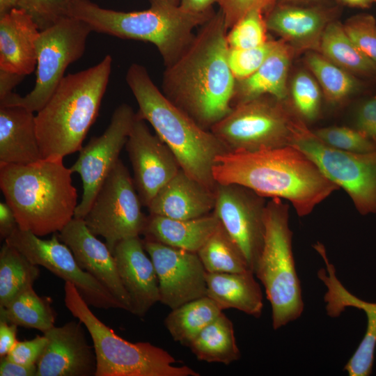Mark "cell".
Here are the masks:
<instances>
[{"instance_id":"1","label":"cell","mask_w":376,"mask_h":376,"mask_svg":"<svg viewBox=\"0 0 376 376\" xmlns=\"http://www.w3.org/2000/svg\"><path fill=\"white\" fill-rule=\"evenodd\" d=\"M226 31L219 10L164 74L163 93L207 130L233 109L236 79L228 63Z\"/></svg>"},{"instance_id":"2","label":"cell","mask_w":376,"mask_h":376,"mask_svg":"<svg viewBox=\"0 0 376 376\" xmlns=\"http://www.w3.org/2000/svg\"><path fill=\"white\" fill-rule=\"evenodd\" d=\"M213 176L217 183L237 184L264 198L287 200L299 217L339 188L292 145L228 152L216 159Z\"/></svg>"},{"instance_id":"3","label":"cell","mask_w":376,"mask_h":376,"mask_svg":"<svg viewBox=\"0 0 376 376\" xmlns=\"http://www.w3.org/2000/svg\"><path fill=\"white\" fill-rule=\"evenodd\" d=\"M63 159L0 164V187L18 226L39 237L60 232L73 218L77 191Z\"/></svg>"},{"instance_id":"4","label":"cell","mask_w":376,"mask_h":376,"mask_svg":"<svg viewBox=\"0 0 376 376\" xmlns=\"http://www.w3.org/2000/svg\"><path fill=\"white\" fill-rule=\"evenodd\" d=\"M125 80L138 104L137 113L152 125L155 134L173 152L181 169L214 190L217 182L213 167L219 156L229 152L226 146L168 99L155 86L144 66L131 64Z\"/></svg>"},{"instance_id":"5","label":"cell","mask_w":376,"mask_h":376,"mask_svg":"<svg viewBox=\"0 0 376 376\" xmlns=\"http://www.w3.org/2000/svg\"><path fill=\"white\" fill-rule=\"evenodd\" d=\"M112 58L65 75L36 115L38 142L43 159H63L79 151L93 123L109 84Z\"/></svg>"},{"instance_id":"6","label":"cell","mask_w":376,"mask_h":376,"mask_svg":"<svg viewBox=\"0 0 376 376\" xmlns=\"http://www.w3.org/2000/svg\"><path fill=\"white\" fill-rule=\"evenodd\" d=\"M149 8L123 12L99 6L91 0H73L69 16L87 23L93 31L155 45L166 65L173 63L192 42L193 30L214 14L185 9L180 0H148Z\"/></svg>"},{"instance_id":"7","label":"cell","mask_w":376,"mask_h":376,"mask_svg":"<svg viewBox=\"0 0 376 376\" xmlns=\"http://www.w3.org/2000/svg\"><path fill=\"white\" fill-rule=\"evenodd\" d=\"M64 302L88 330L96 357L95 376H198L187 366H176L175 359L148 342H129L118 336L91 310L76 287L64 285Z\"/></svg>"},{"instance_id":"8","label":"cell","mask_w":376,"mask_h":376,"mask_svg":"<svg viewBox=\"0 0 376 376\" xmlns=\"http://www.w3.org/2000/svg\"><path fill=\"white\" fill-rule=\"evenodd\" d=\"M288 208L280 198L266 203L263 245L253 271L270 303L275 330L298 319L304 307L292 253Z\"/></svg>"},{"instance_id":"9","label":"cell","mask_w":376,"mask_h":376,"mask_svg":"<svg viewBox=\"0 0 376 376\" xmlns=\"http://www.w3.org/2000/svg\"><path fill=\"white\" fill-rule=\"evenodd\" d=\"M267 95L238 103L210 131L229 152L256 151L290 145L298 118Z\"/></svg>"},{"instance_id":"10","label":"cell","mask_w":376,"mask_h":376,"mask_svg":"<svg viewBox=\"0 0 376 376\" xmlns=\"http://www.w3.org/2000/svg\"><path fill=\"white\" fill-rule=\"evenodd\" d=\"M93 30L85 22L72 17L62 18L40 31L37 40L36 78L25 96L13 92L0 105H17L38 112L49 100L65 76L67 68L84 54Z\"/></svg>"},{"instance_id":"11","label":"cell","mask_w":376,"mask_h":376,"mask_svg":"<svg viewBox=\"0 0 376 376\" xmlns=\"http://www.w3.org/2000/svg\"><path fill=\"white\" fill-rule=\"evenodd\" d=\"M290 145L301 150L328 179L343 188L361 214L376 212V150L360 153L333 148L300 119Z\"/></svg>"},{"instance_id":"12","label":"cell","mask_w":376,"mask_h":376,"mask_svg":"<svg viewBox=\"0 0 376 376\" xmlns=\"http://www.w3.org/2000/svg\"><path fill=\"white\" fill-rule=\"evenodd\" d=\"M127 168L119 159L83 219L91 232L102 236L112 253L120 241L143 233L147 216Z\"/></svg>"},{"instance_id":"13","label":"cell","mask_w":376,"mask_h":376,"mask_svg":"<svg viewBox=\"0 0 376 376\" xmlns=\"http://www.w3.org/2000/svg\"><path fill=\"white\" fill-rule=\"evenodd\" d=\"M5 242L33 263L73 284L89 306L124 310L122 304L106 287L79 267L70 249L60 240L56 233L49 240H42L18 227Z\"/></svg>"},{"instance_id":"14","label":"cell","mask_w":376,"mask_h":376,"mask_svg":"<svg viewBox=\"0 0 376 376\" xmlns=\"http://www.w3.org/2000/svg\"><path fill=\"white\" fill-rule=\"evenodd\" d=\"M136 113L127 104L114 110L110 123L102 134L91 139L79 150L77 161L70 167L78 173L83 184V194L75 218L84 219L105 179L119 159L127 141Z\"/></svg>"},{"instance_id":"15","label":"cell","mask_w":376,"mask_h":376,"mask_svg":"<svg viewBox=\"0 0 376 376\" xmlns=\"http://www.w3.org/2000/svg\"><path fill=\"white\" fill-rule=\"evenodd\" d=\"M214 194L213 212L240 248L253 272L264 241L265 198L233 183H217Z\"/></svg>"},{"instance_id":"16","label":"cell","mask_w":376,"mask_h":376,"mask_svg":"<svg viewBox=\"0 0 376 376\" xmlns=\"http://www.w3.org/2000/svg\"><path fill=\"white\" fill-rule=\"evenodd\" d=\"M158 279L159 302L171 309L206 296V271L196 252L143 240Z\"/></svg>"},{"instance_id":"17","label":"cell","mask_w":376,"mask_h":376,"mask_svg":"<svg viewBox=\"0 0 376 376\" xmlns=\"http://www.w3.org/2000/svg\"><path fill=\"white\" fill-rule=\"evenodd\" d=\"M134 183L141 203L148 207L157 193L181 169L168 146L149 130L137 113L125 144Z\"/></svg>"},{"instance_id":"18","label":"cell","mask_w":376,"mask_h":376,"mask_svg":"<svg viewBox=\"0 0 376 376\" xmlns=\"http://www.w3.org/2000/svg\"><path fill=\"white\" fill-rule=\"evenodd\" d=\"M313 247L325 265V268H320L317 275L327 289L324 295L327 314L331 318H338L347 308L354 307L363 311L366 315L364 336L344 366V370L350 376H368L372 373L376 347V302L361 299L348 291L338 279L324 245L317 242Z\"/></svg>"},{"instance_id":"19","label":"cell","mask_w":376,"mask_h":376,"mask_svg":"<svg viewBox=\"0 0 376 376\" xmlns=\"http://www.w3.org/2000/svg\"><path fill=\"white\" fill-rule=\"evenodd\" d=\"M83 325L72 320L43 333L47 343L37 362L36 376H95V353Z\"/></svg>"},{"instance_id":"20","label":"cell","mask_w":376,"mask_h":376,"mask_svg":"<svg viewBox=\"0 0 376 376\" xmlns=\"http://www.w3.org/2000/svg\"><path fill=\"white\" fill-rule=\"evenodd\" d=\"M339 13V7L329 5H294L277 3L267 13L268 30L279 35L294 52H319L322 33Z\"/></svg>"},{"instance_id":"21","label":"cell","mask_w":376,"mask_h":376,"mask_svg":"<svg viewBox=\"0 0 376 376\" xmlns=\"http://www.w3.org/2000/svg\"><path fill=\"white\" fill-rule=\"evenodd\" d=\"M58 236L70 249L79 267L106 287L124 310L132 313L131 300L122 284L111 251L91 232L84 219L74 217Z\"/></svg>"},{"instance_id":"22","label":"cell","mask_w":376,"mask_h":376,"mask_svg":"<svg viewBox=\"0 0 376 376\" xmlns=\"http://www.w3.org/2000/svg\"><path fill=\"white\" fill-rule=\"evenodd\" d=\"M139 236L119 242L112 251L118 273L132 304V313L143 318L159 301L153 263Z\"/></svg>"},{"instance_id":"23","label":"cell","mask_w":376,"mask_h":376,"mask_svg":"<svg viewBox=\"0 0 376 376\" xmlns=\"http://www.w3.org/2000/svg\"><path fill=\"white\" fill-rule=\"evenodd\" d=\"M40 30L24 9L15 8L0 16V70L22 77L37 64L36 44Z\"/></svg>"},{"instance_id":"24","label":"cell","mask_w":376,"mask_h":376,"mask_svg":"<svg viewBox=\"0 0 376 376\" xmlns=\"http://www.w3.org/2000/svg\"><path fill=\"white\" fill-rule=\"evenodd\" d=\"M214 203V190L181 169L161 188L147 208L150 214L190 219L210 214Z\"/></svg>"},{"instance_id":"25","label":"cell","mask_w":376,"mask_h":376,"mask_svg":"<svg viewBox=\"0 0 376 376\" xmlns=\"http://www.w3.org/2000/svg\"><path fill=\"white\" fill-rule=\"evenodd\" d=\"M41 159L34 112L0 105V164H28Z\"/></svg>"},{"instance_id":"26","label":"cell","mask_w":376,"mask_h":376,"mask_svg":"<svg viewBox=\"0 0 376 376\" xmlns=\"http://www.w3.org/2000/svg\"><path fill=\"white\" fill-rule=\"evenodd\" d=\"M295 53L285 42L278 40L275 48L254 73L236 80L233 106L264 95L285 101L288 95V73Z\"/></svg>"},{"instance_id":"27","label":"cell","mask_w":376,"mask_h":376,"mask_svg":"<svg viewBox=\"0 0 376 376\" xmlns=\"http://www.w3.org/2000/svg\"><path fill=\"white\" fill-rule=\"evenodd\" d=\"M206 296L222 309L235 308L258 318L263 308V292L253 272L205 275Z\"/></svg>"},{"instance_id":"28","label":"cell","mask_w":376,"mask_h":376,"mask_svg":"<svg viewBox=\"0 0 376 376\" xmlns=\"http://www.w3.org/2000/svg\"><path fill=\"white\" fill-rule=\"evenodd\" d=\"M219 224L213 211L207 215L190 219H175L150 214L143 234L146 238L197 253Z\"/></svg>"},{"instance_id":"29","label":"cell","mask_w":376,"mask_h":376,"mask_svg":"<svg viewBox=\"0 0 376 376\" xmlns=\"http://www.w3.org/2000/svg\"><path fill=\"white\" fill-rule=\"evenodd\" d=\"M188 347L198 360L207 363L228 365L241 357L233 324L223 312L195 337Z\"/></svg>"},{"instance_id":"30","label":"cell","mask_w":376,"mask_h":376,"mask_svg":"<svg viewBox=\"0 0 376 376\" xmlns=\"http://www.w3.org/2000/svg\"><path fill=\"white\" fill-rule=\"evenodd\" d=\"M318 52L354 76H376V64L354 45L336 20L325 28Z\"/></svg>"},{"instance_id":"31","label":"cell","mask_w":376,"mask_h":376,"mask_svg":"<svg viewBox=\"0 0 376 376\" xmlns=\"http://www.w3.org/2000/svg\"><path fill=\"white\" fill-rule=\"evenodd\" d=\"M222 311L214 301L204 296L171 309L164 319V325L175 341L189 347L195 337Z\"/></svg>"},{"instance_id":"32","label":"cell","mask_w":376,"mask_h":376,"mask_svg":"<svg viewBox=\"0 0 376 376\" xmlns=\"http://www.w3.org/2000/svg\"><path fill=\"white\" fill-rule=\"evenodd\" d=\"M39 266L6 242L0 250V307H4L40 276Z\"/></svg>"},{"instance_id":"33","label":"cell","mask_w":376,"mask_h":376,"mask_svg":"<svg viewBox=\"0 0 376 376\" xmlns=\"http://www.w3.org/2000/svg\"><path fill=\"white\" fill-rule=\"evenodd\" d=\"M56 316L52 299L39 296L33 287L18 295L4 307H0V320L42 333L54 326Z\"/></svg>"},{"instance_id":"34","label":"cell","mask_w":376,"mask_h":376,"mask_svg":"<svg viewBox=\"0 0 376 376\" xmlns=\"http://www.w3.org/2000/svg\"><path fill=\"white\" fill-rule=\"evenodd\" d=\"M197 254L207 272L233 273L251 270L242 250L221 223Z\"/></svg>"},{"instance_id":"35","label":"cell","mask_w":376,"mask_h":376,"mask_svg":"<svg viewBox=\"0 0 376 376\" xmlns=\"http://www.w3.org/2000/svg\"><path fill=\"white\" fill-rule=\"evenodd\" d=\"M308 68L323 91L326 99L340 103L356 92L361 84L352 74L334 64L318 52H307L305 58Z\"/></svg>"},{"instance_id":"36","label":"cell","mask_w":376,"mask_h":376,"mask_svg":"<svg viewBox=\"0 0 376 376\" xmlns=\"http://www.w3.org/2000/svg\"><path fill=\"white\" fill-rule=\"evenodd\" d=\"M267 24L263 13L253 10L240 19L227 33L230 49H249L260 46L267 40Z\"/></svg>"},{"instance_id":"37","label":"cell","mask_w":376,"mask_h":376,"mask_svg":"<svg viewBox=\"0 0 376 376\" xmlns=\"http://www.w3.org/2000/svg\"><path fill=\"white\" fill-rule=\"evenodd\" d=\"M290 94L295 110L304 119L312 120L319 114L321 92L318 83L308 72L299 71L292 78Z\"/></svg>"},{"instance_id":"38","label":"cell","mask_w":376,"mask_h":376,"mask_svg":"<svg viewBox=\"0 0 376 376\" xmlns=\"http://www.w3.org/2000/svg\"><path fill=\"white\" fill-rule=\"evenodd\" d=\"M313 132L322 141L338 150L360 153L376 150V143L357 129L331 126Z\"/></svg>"},{"instance_id":"39","label":"cell","mask_w":376,"mask_h":376,"mask_svg":"<svg viewBox=\"0 0 376 376\" xmlns=\"http://www.w3.org/2000/svg\"><path fill=\"white\" fill-rule=\"evenodd\" d=\"M278 43L268 40L264 44L249 49H230L228 63L236 80L245 79L254 73L264 63Z\"/></svg>"},{"instance_id":"40","label":"cell","mask_w":376,"mask_h":376,"mask_svg":"<svg viewBox=\"0 0 376 376\" xmlns=\"http://www.w3.org/2000/svg\"><path fill=\"white\" fill-rule=\"evenodd\" d=\"M343 29L354 45L376 64V20L369 14H359L346 20Z\"/></svg>"},{"instance_id":"41","label":"cell","mask_w":376,"mask_h":376,"mask_svg":"<svg viewBox=\"0 0 376 376\" xmlns=\"http://www.w3.org/2000/svg\"><path fill=\"white\" fill-rule=\"evenodd\" d=\"M73 0H19L18 8L25 10L34 19L40 31L69 17Z\"/></svg>"},{"instance_id":"42","label":"cell","mask_w":376,"mask_h":376,"mask_svg":"<svg viewBox=\"0 0 376 376\" xmlns=\"http://www.w3.org/2000/svg\"><path fill=\"white\" fill-rule=\"evenodd\" d=\"M279 0H218L227 29H231L246 14L258 10L267 14Z\"/></svg>"},{"instance_id":"43","label":"cell","mask_w":376,"mask_h":376,"mask_svg":"<svg viewBox=\"0 0 376 376\" xmlns=\"http://www.w3.org/2000/svg\"><path fill=\"white\" fill-rule=\"evenodd\" d=\"M47 343V339L44 334L31 340H17L6 357L10 360L22 365H36Z\"/></svg>"},{"instance_id":"44","label":"cell","mask_w":376,"mask_h":376,"mask_svg":"<svg viewBox=\"0 0 376 376\" xmlns=\"http://www.w3.org/2000/svg\"><path fill=\"white\" fill-rule=\"evenodd\" d=\"M356 129L376 143V95L359 107L355 117Z\"/></svg>"},{"instance_id":"45","label":"cell","mask_w":376,"mask_h":376,"mask_svg":"<svg viewBox=\"0 0 376 376\" xmlns=\"http://www.w3.org/2000/svg\"><path fill=\"white\" fill-rule=\"evenodd\" d=\"M37 366H25L10 360L6 356L0 360V376H36Z\"/></svg>"},{"instance_id":"46","label":"cell","mask_w":376,"mask_h":376,"mask_svg":"<svg viewBox=\"0 0 376 376\" xmlns=\"http://www.w3.org/2000/svg\"><path fill=\"white\" fill-rule=\"evenodd\" d=\"M17 325L0 320V358L6 357L15 346Z\"/></svg>"},{"instance_id":"47","label":"cell","mask_w":376,"mask_h":376,"mask_svg":"<svg viewBox=\"0 0 376 376\" xmlns=\"http://www.w3.org/2000/svg\"><path fill=\"white\" fill-rule=\"evenodd\" d=\"M15 214L5 201L0 203V237L6 240L17 228Z\"/></svg>"},{"instance_id":"48","label":"cell","mask_w":376,"mask_h":376,"mask_svg":"<svg viewBox=\"0 0 376 376\" xmlns=\"http://www.w3.org/2000/svg\"><path fill=\"white\" fill-rule=\"evenodd\" d=\"M24 77L0 70V100L13 93Z\"/></svg>"},{"instance_id":"49","label":"cell","mask_w":376,"mask_h":376,"mask_svg":"<svg viewBox=\"0 0 376 376\" xmlns=\"http://www.w3.org/2000/svg\"><path fill=\"white\" fill-rule=\"evenodd\" d=\"M181 6L186 10L192 12H203L212 8L213 3L218 0H180Z\"/></svg>"},{"instance_id":"50","label":"cell","mask_w":376,"mask_h":376,"mask_svg":"<svg viewBox=\"0 0 376 376\" xmlns=\"http://www.w3.org/2000/svg\"><path fill=\"white\" fill-rule=\"evenodd\" d=\"M277 3L294 5H329L333 4L331 0H279Z\"/></svg>"},{"instance_id":"51","label":"cell","mask_w":376,"mask_h":376,"mask_svg":"<svg viewBox=\"0 0 376 376\" xmlns=\"http://www.w3.org/2000/svg\"><path fill=\"white\" fill-rule=\"evenodd\" d=\"M343 5L350 7L368 8L376 3V0H338Z\"/></svg>"},{"instance_id":"52","label":"cell","mask_w":376,"mask_h":376,"mask_svg":"<svg viewBox=\"0 0 376 376\" xmlns=\"http://www.w3.org/2000/svg\"><path fill=\"white\" fill-rule=\"evenodd\" d=\"M19 0H0V16L10 10L18 8Z\"/></svg>"}]
</instances>
